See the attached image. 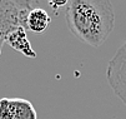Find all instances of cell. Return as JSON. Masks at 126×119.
<instances>
[{"instance_id": "cell-1", "label": "cell", "mask_w": 126, "mask_h": 119, "mask_svg": "<svg viewBox=\"0 0 126 119\" xmlns=\"http://www.w3.org/2000/svg\"><path fill=\"white\" fill-rule=\"evenodd\" d=\"M66 25L82 43L99 48L115 26V11L109 0H71L65 10Z\"/></svg>"}, {"instance_id": "cell-4", "label": "cell", "mask_w": 126, "mask_h": 119, "mask_svg": "<svg viewBox=\"0 0 126 119\" xmlns=\"http://www.w3.org/2000/svg\"><path fill=\"white\" fill-rule=\"evenodd\" d=\"M0 119H38L34 105L21 98L0 99Z\"/></svg>"}, {"instance_id": "cell-3", "label": "cell", "mask_w": 126, "mask_h": 119, "mask_svg": "<svg viewBox=\"0 0 126 119\" xmlns=\"http://www.w3.org/2000/svg\"><path fill=\"white\" fill-rule=\"evenodd\" d=\"M106 78L114 93L126 105V41L109 61Z\"/></svg>"}, {"instance_id": "cell-6", "label": "cell", "mask_w": 126, "mask_h": 119, "mask_svg": "<svg viewBox=\"0 0 126 119\" xmlns=\"http://www.w3.org/2000/svg\"><path fill=\"white\" fill-rule=\"evenodd\" d=\"M51 21L50 15L41 8H32L26 18V29L32 33H44Z\"/></svg>"}, {"instance_id": "cell-5", "label": "cell", "mask_w": 126, "mask_h": 119, "mask_svg": "<svg viewBox=\"0 0 126 119\" xmlns=\"http://www.w3.org/2000/svg\"><path fill=\"white\" fill-rule=\"evenodd\" d=\"M14 50L21 53L23 55H25L26 58L30 59H35L36 58V53L34 52V49L28 39L26 35V29L24 26H17L15 28L6 38V41Z\"/></svg>"}, {"instance_id": "cell-7", "label": "cell", "mask_w": 126, "mask_h": 119, "mask_svg": "<svg viewBox=\"0 0 126 119\" xmlns=\"http://www.w3.org/2000/svg\"><path fill=\"white\" fill-rule=\"evenodd\" d=\"M67 3L66 1H61V3H50V5L54 8V9H58L59 6H64V5H66Z\"/></svg>"}, {"instance_id": "cell-2", "label": "cell", "mask_w": 126, "mask_h": 119, "mask_svg": "<svg viewBox=\"0 0 126 119\" xmlns=\"http://www.w3.org/2000/svg\"><path fill=\"white\" fill-rule=\"evenodd\" d=\"M31 9V1L0 0V54L9 34L17 26H26V18Z\"/></svg>"}]
</instances>
